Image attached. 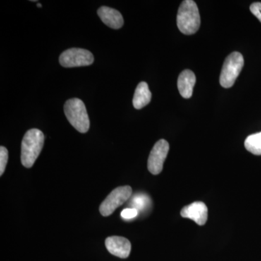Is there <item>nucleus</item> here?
Masks as SVG:
<instances>
[{
	"instance_id": "4",
	"label": "nucleus",
	"mask_w": 261,
	"mask_h": 261,
	"mask_svg": "<svg viewBox=\"0 0 261 261\" xmlns=\"http://www.w3.org/2000/svg\"><path fill=\"white\" fill-rule=\"evenodd\" d=\"M244 58L241 53L233 51L225 60L220 75V84L224 88H230L236 82L243 70Z\"/></svg>"
},
{
	"instance_id": "16",
	"label": "nucleus",
	"mask_w": 261,
	"mask_h": 261,
	"mask_svg": "<svg viewBox=\"0 0 261 261\" xmlns=\"http://www.w3.org/2000/svg\"><path fill=\"white\" fill-rule=\"evenodd\" d=\"M139 212L137 209L135 208H126L124 209L121 212V217L123 219L126 220H130L135 219V218L137 217L138 216Z\"/></svg>"
},
{
	"instance_id": "6",
	"label": "nucleus",
	"mask_w": 261,
	"mask_h": 261,
	"mask_svg": "<svg viewBox=\"0 0 261 261\" xmlns=\"http://www.w3.org/2000/svg\"><path fill=\"white\" fill-rule=\"evenodd\" d=\"M132 194V187L123 186L117 187L113 190L99 207V212L103 216H108L113 214L116 209L123 205L130 198Z\"/></svg>"
},
{
	"instance_id": "14",
	"label": "nucleus",
	"mask_w": 261,
	"mask_h": 261,
	"mask_svg": "<svg viewBox=\"0 0 261 261\" xmlns=\"http://www.w3.org/2000/svg\"><path fill=\"white\" fill-rule=\"evenodd\" d=\"M150 202L148 196L140 194L136 195L132 199V208L137 209V211H144L148 207L149 203Z\"/></svg>"
},
{
	"instance_id": "7",
	"label": "nucleus",
	"mask_w": 261,
	"mask_h": 261,
	"mask_svg": "<svg viewBox=\"0 0 261 261\" xmlns=\"http://www.w3.org/2000/svg\"><path fill=\"white\" fill-rule=\"evenodd\" d=\"M169 144L167 141L161 140L156 142L151 150L147 161V168L152 174L158 175L162 172L163 164L167 158Z\"/></svg>"
},
{
	"instance_id": "8",
	"label": "nucleus",
	"mask_w": 261,
	"mask_h": 261,
	"mask_svg": "<svg viewBox=\"0 0 261 261\" xmlns=\"http://www.w3.org/2000/svg\"><path fill=\"white\" fill-rule=\"evenodd\" d=\"M207 212L208 210L204 202H195L184 207L181 211V216L192 220L199 226H203L207 221Z\"/></svg>"
},
{
	"instance_id": "11",
	"label": "nucleus",
	"mask_w": 261,
	"mask_h": 261,
	"mask_svg": "<svg viewBox=\"0 0 261 261\" xmlns=\"http://www.w3.org/2000/svg\"><path fill=\"white\" fill-rule=\"evenodd\" d=\"M195 83L196 76L192 70H185L180 73L177 87L182 97L188 99L192 97Z\"/></svg>"
},
{
	"instance_id": "9",
	"label": "nucleus",
	"mask_w": 261,
	"mask_h": 261,
	"mask_svg": "<svg viewBox=\"0 0 261 261\" xmlns=\"http://www.w3.org/2000/svg\"><path fill=\"white\" fill-rule=\"evenodd\" d=\"M106 248L110 253L121 258L129 256L132 245L129 240L123 237H109L106 240Z\"/></svg>"
},
{
	"instance_id": "18",
	"label": "nucleus",
	"mask_w": 261,
	"mask_h": 261,
	"mask_svg": "<svg viewBox=\"0 0 261 261\" xmlns=\"http://www.w3.org/2000/svg\"><path fill=\"white\" fill-rule=\"evenodd\" d=\"M37 7H39V8H42V5L40 4V3H37Z\"/></svg>"
},
{
	"instance_id": "17",
	"label": "nucleus",
	"mask_w": 261,
	"mask_h": 261,
	"mask_svg": "<svg viewBox=\"0 0 261 261\" xmlns=\"http://www.w3.org/2000/svg\"><path fill=\"white\" fill-rule=\"evenodd\" d=\"M250 9L252 14L261 22V3H252L250 5Z\"/></svg>"
},
{
	"instance_id": "13",
	"label": "nucleus",
	"mask_w": 261,
	"mask_h": 261,
	"mask_svg": "<svg viewBox=\"0 0 261 261\" xmlns=\"http://www.w3.org/2000/svg\"><path fill=\"white\" fill-rule=\"evenodd\" d=\"M245 147L247 151L255 155H261V132L247 137Z\"/></svg>"
},
{
	"instance_id": "2",
	"label": "nucleus",
	"mask_w": 261,
	"mask_h": 261,
	"mask_svg": "<svg viewBox=\"0 0 261 261\" xmlns=\"http://www.w3.org/2000/svg\"><path fill=\"white\" fill-rule=\"evenodd\" d=\"M200 13L195 2H182L177 14V25L180 32L186 35L195 34L200 28Z\"/></svg>"
},
{
	"instance_id": "1",
	"label": "nucleus",
	"mask_w": 261,
	"mask_h": 261,
	"mask_svg": "<svg viewBox=\"0 0 261 261\" xmlns=\"http://www.w3.org/2000/svg\"><path fill=\"white\" fill-rule=\"evenodd\" d=\"M44 136L37 128L29 130L21 144V163L24 167L32 168L44 146Z\"/></svg>"
},
{
	"instance_id": "10",
	"label": "nucleus",
	"mask_w": 261,
	"mask_h": 261,
	"mask_svg": "<svg viewBox=\"0 0 261 261\" xmlns=\"http://www.w3.org/2000/svg\"><path fill=\"white\" fill-rule=\"evenodd\" d=\"M97 14L103 23L110 28L118 29L123 27V16L118 10L102 6L97 10Z\"/></svg>"
},
{
	"instance_id": "3",
	"label": "nucleus",
	"mask_w": 261,
	"mask_h": 261,
	"mask_svg": "<svg viewBox=\"0 0 261 261\" xmlns=\"http://www.w3.org/2000/svg\"><path fill=\"white\" fill-rule=\"evenodd\" d=\"M64 112L67 119L80 133H87L90 127V121L87 108L84 102L79 98H73L66 101Z\"/></svg>"
},
{
	"instance_id": "12",
	"label": "nucleus",
	"mask_w": 261,
	"mask_h": 261,
	"mask_svg": "<svg viewBox=\"0 0 261 261\" xmlns=\"http://www.w3.org/2000/svg\"><path fill=\"white\" fill-rule=\"evenodd\" d=\"M152 98L148 84L145 82H140L136 88L133 97V106L136 109H142L149 104Z\"/></svg>"
},
{
	"instance_id": "5",
	"label": "nucleus",
	"mask_w": 261,
	"mask_h": 261,
	"mask_svg": "<svg viewBox=\"0 0 261 261\" xmlns=\"http://www.w3.org/2000/svg\"><path fill=\"white\" fill-rule=\"evenodd\" d=\"M60 64L64 68L87 66L94 62L92 53L87 49L71 48L63 51L60 56Z\"/></svg>"
},
{
	"instance_id": "15",
	"label": "nucleus",
	"mask_w": 261,
	"mask_h": 261,
	"mask_svg": "<svg viewBox=\"0 0 261 261\" xmlns=\"http://www.w3.org/2000/svg\"><path fill=\"white\" fill-rule=\"evenodd\" d=\"M8 161V151L6 147H0V176H3Z\"/></svg>"
}]
</instances>
